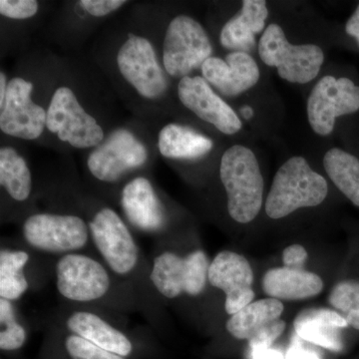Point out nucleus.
Returning <instances> with one entry per match:
<instances>
[{"label": "nucleus", "instance_id": "c85d7f7f", "mask_svg": "<svg viewBox=\"0 0 359 359\" xmlns=\"http://www.w3.org/2000/svg\"><path fill=\"white\" fill-rule=\"evenodd\" d=\"M65 346L72 359H124L119 354L101 348L78 335L68 337Z\"/></svg>", "mask_w": 359, "mask_h": 359}, {"label": "nucleus", "instance_id": "c9c22d12", "mask_svg": "<svg viewBox=\"0 0 359 359\" xmlns=\"http://www.w3.org/2000/svg\"><path fill=\"white\" fill-rule=\"evenodd\" d=\"M8 82L6 73L1 71V73H0V106L4 105V100H6Z\"/></svg>", "mask_w": 359, "mask_h": 359}, {"label": "nucleus", "instance_id": "2f4dec72", "mask_svg": "<svg viewBox=\"0 0 359 359\" xmlns=\"http://www.w3.org/2000/svg\"><path fill=\"white\" fill-rule=\"evenodd\" d=\"M308 259V252L301 245H292L283 250V262L285 268L304 269Z\"/></svg>", "mask_w": 359, "mask_h": 359}, {"label": "nucleus", "instance_id": "6e6552de", "mask_svg": "<svg viewBox=\"0 0 359 359\" xmlns=\"http://www.w3.org/2000/svg\"><path fill=\"white\" fill-rule=\"evenodd\" d=\"M149 159V151L131 130H115L91 151L87 167L94 178L104 183H115L124 175L140 169Z\"/></svg>", "mask_w": 359, "mask_h": 359}, {"label": "nucleus", "instance_id": "ddd939ff", "mask_svg": "<svg viewBox=\"0 0 359 359\" xmlns=\"http://www.w3.org/2000/svg\"><path fill=\"white\" fill-rule=\"evenodd\" d=\"M94 244L115 273L126 275L138 262V248L119 215L110 208L97 212L90 222Z\"/></svg>", "mask_w": 359, "mask_h": 359}, {"label": "nucleus", "instance_id": "9b49d317", "mask_svg": "<svg viewBox=\"0 0 359 359\" xmlns=\"http://www.w3.org/2000/svg\"><path fill=\"white\" fill-rule=\"evenodd\" d=\"M86 223L72 215L35 214L23 224L28 244L52 254L82 249L88 242Z\"/></svg>", "mask_w": 359, "mask_h": 359}, {"label": "nucleus", "instance_id": "473e14b6", "mask_svg": "<svg viewBox=\"0 0 359 359\" xmlns=\"http://www.w3.org/2000/svg\"><path fill=\"white\" fill-rule=\"evenodd\" d=\"M301 340V337H297H297H294L292 346H290L287 353H285V359H321L316 351L304 346Z\"/></svg>", "mask_w": 359, "mask_h": 359}, {"label": "nucleus", "instance_id": "f8f14e48", "mask_svg": "<svg viewBox=\"0 0 359 359\" xmlns=\"http://www.w3.org/2000/svg\"><path fill=\"white\" fill-rule=\"evenodd\" d=\"M177 94L187 109L222 134L231 136L243 129V121L238 113L203 76L182 78L177 86Z\"/></svg>", "mask_w": 359, "mask_h": 359}, {"label": "nucleus", "instance_id": "f03ea898", "mask_svg": "<svg viewBox=\"0 0 359 359\" xmlns=\"http://www.w3.org/2000/svg\"><path fill=\"white\" fill-rule=\"evenodd\" d=\"M328 185L302 156H292L278 168L266 197L264 210L271 219L285 218L304 208L325 202Z\"/></svg>", "mask_w": 359, "mask_h": 359}, {"label": "nucleus", "instance_id": "4be33fe9", "mask_svg": "<svg viewBox=\"0 0 359 359\" xmlns=\"http://www.w3.org/2000/svg\"><path fill=\"white\" fill-rule=\"evenodd\" d=\"M214 141L207 135L178 123H170L158 135V149L166 159L196 161L210 154Z\"/></svg>", "mask_w": 359, "mask_h": 359}, {"label": "nucleus", "instance_id": "6ab92c4d", "mask_svg": "<svg viewBox=\"0 0 359 359\" xmlns=\"http://www.w3.org/2000/svg\"><path fill=\"white\" fill-rule=\"evenodd\" d=\"M121 204L125 216L135 228L156 231L164 226V208L147 178L137 177L128 182L122 191Z\"/></svg>", "mask_w": 359, "mask_h": 359}, {"label": "nucleus", "instance_id": "f704fd0d", "mask_svg": "<svg viewBox=\"0 0 359 359\" xmlns=\"http://www.w3.org/2000/svg\"><path fill=\"white\" fill-rule=\"evenodd\" d=\"M346 32L347 34L358 40L359 45V4L356 7L355 11H354L353 15L347 20Z\"/></svg>", "mask_w": 359, "mask_h": 359}, {"label": "nucleus", "instance_id": "20e7f679", "mask_svg": "<svg viewBox=\"0 0 359 359\" xmlns=\"http://www.w3.org/2000/svg\"><path fill=\"white\" fill-rule=\"evenodd\" d=\"M209 34L199 21L187 14H179L170 21L163 41V67L170 77L189 76L201 69L212 56Z\"/></svg>", "mask_w": 359, "mask_h": 359}, {"label": "nucleus", "instance_id": "9d476101", "mask_svg": "<svg viewBox=\"0 0 359 359\" xmlns=\"http://www.w3.org/2000/svg\"><path fill=\"white\" fill-rule=\"evenodd\" d=\"M34 85L22 77L11 78L0 106L2 133L21 140H37L46 128L47 110L32 100Z\"/></svg>", "mask_w": 359, "mask_h": 359}, {"label": "nucleus", "instance_id": "39448f33", "mask_svg": "<svg viewBox=\"0 0 359 359\" xmlns=\"http://www.w3.org/2000/svg\"><path fill=\"white\" fill-rule=\"evenodd\" d=\"M46 129L75 149L95 148L105 140V132L89 114L69 86L54 90L47 107Z\"/></svg>", "mask_w": 359, "mask_h": 359}, {"label": "nucleus", "instance_id": "4468645a", "mask_svg": "<svg viewBox=\"0 0 359 359\" xmlns=\"http://www.w3.org/2000/svg\"><path fill=\"white\" fill-rule=\"evenodd\" d=\"M283 309V302L271 297L250 302L231 316L226 330L236 339L249 340L250 348L271 347L285 330Z\"/></svg>", "mask_w": 359, "mask_h": 359}, {"label": "nucleus", "instance_id": "2eb2a0df", "mask_svg": "<svg viewBox=\"0 0 359 359\" xmlns=\"http://www.w3.org/2000/svg\"><path fill=\"white\" fill-rule=\"evenodd\" d=\"M56 273L58 292L70 301H95L107 294L110 287L109 276L102 264L83 255L61 257Z\"/></svg>", "mask_w": 359, "mask_h": 359}, {"label": "nucleus", "instance_id": "bb28decb", "mask_svg": "<svg viewBox=\"0 0 359 359\" xmlns=\"http://www.w3.org/2000/svg\"><path fill=\"white\" fill-rule=\"evenodd\" d=\"M328 302L346 318L348 325L359 330V280L337 283L328 295Z\"/></svg>", "mask_w": 359, "mask_h": 359}, {"label": "nucleus", "instance_id": "1a4fd4ad", "mask_svg": "<svg viewBox=\"0 0 359 359\" xmlns=\"http://www.w3.org/2000/svg\"><path fill=\"white\" fill-rule=\"evenodd\" d=\"M209 269V259L203 250L184 257L166 252L156 257L150 278L156 289L168 299L183 294L198 295L207 285Z\"/></svg>", "mask_w": 359, "mask_h": 359}, {"label": "nucleus", "instance_id": "393cba45", "mask_svg": "<svg viewBox=\"0 0 359 359\" xmlns=\"http://www.w3.org/2000/svg\"><path fill=\"white\" fill-rule=\"evenodd\" d=\"M0 184L18 202H25L32 190V177L22 155L11 146L0 148Z\"/></svg>", "mask_w": 359, "mask_h": 359}, {"label": "nucleus", "instance_id": "b1692460", "mask_svg": "<svg viewBox=\"0 0 359 359\" xmlns=\"http://www.w3.org/2000/svg\"><path fill=\"white\" fill-rule=\"evenodd\" d=\"M323 168L335 187L359 208V159L340 148L323 156Z\"/></svg>", "mask_w": 359, "mask_h": 359}, {"label": "nucleus", "instance_id": "412c9836", "mask_svg": "<svg viewBox=\"0 0 359 359\" xmlns=\"http://www.w3.org/2000/svg\"><path fill=\"white\" fill-rule=\"evenodd\" d=\"M323 289L320 276L306 269L275 268L264 273L263 290L271 299L301 301L320 294Z\"/></svg>", "mask_w": 359, "mask_h": 359}, {"label": "nucleus", "instance_id": "dca6fc26", "mask_svg": "<svg viewBox=\"0 0 359 359\" xmlns=\"http://www.w3.org/2000/svg\"><path fill=\"white\" fill-rule=\"evenodd\" d=\"M208 280L212 287L226 294L224 309L231 316L254 301L252 266L245 257L237 252L230 250L219 252L210 264Z\"/></svg>", "mask_w": 359, "mask_h": 359}, {"label": "nucleus", "instance_id": "f257e3e1", "mask_svg": "<svg viewBox=\"0 0 359 359\" xmlns=\"http://www.w3.org/2000/svg\"><path fill=\"white\" fill-rule=\"evenodd\" d=\"M219 178L228 198V212L233 221L248 224L261 212L264 181L257 155L241 144L231 146L222 155Z\"/></svg>", "mask_w": 359, "mask_h": 359}, {"label": "nucleus", "instance_id": "0eeeda50", "mask_svg": "<svg viewBox=\"0 0 359 359\" xmlns=\"http://www.w3.org/2000/svg\"><path fill=\"white\" fill-rule=\"evenodd\" d=\"M359 110V86L347 77L323 76L316 82L306 101L311 130L320 137L334 131L337 118Z\"/></svg>", "mask_w": 359, "mask_h": 359}, {"label": "nucleus", "instance_id": "7ed1b4c3", "mask_svg": "<svg viewBox=\"0 0 359 359\" xmlns=\"http://www.w3.org/2000/svg\"><path fill=\"white\" fill-rule=\"evenodd\" d=\"M259 58L290 83L308 84L320 74L325 52L313 43H290L282 26L269 23L257 43Z\"/></svg>", "mask_w": 359, "mask_h": 359}, {"label": "nucleus", "instance_id": "aec40b11", "mask_svg": "<svg viewBox=\"0 0 359 359\" xmlns=\"http://www.w3.org/2000/svg\"><path fill=\"white\" fill-rule=\"evenodd\" d=\"M294 327L302 339L328 351H340L342 342L339 330L348 327V323L341 314L332 309H308L297 314Z\"/></svg>", "mask_w": 359, "mask_h": 359}, {"label": "nucleus", "instance_id": "5701e85b", "mask_svg": "<svg viewBox=\"0 0 359 359\" xmlns=\"http://www.w3.org/2000/svg\"><path fill=\"white\" fill-rule=\"evenodd\" d=\"M67 327L75 335L111 353L121 356L131 353L132 344L130 340L96 314L77 311L67 320Z\"/></svg>", "mask_w": 359, "mask_h": 359}, {"label": "nucleus", "instance_id": "a211bd4d", "mask_svg": "<svg viewBox=\"0 0 359 359\" xmlns=\"http://www.w3.org/2000/svg\"><path fill=\"white\" fill-rule=\"evenodd\" d=\"M269 8L264 0H245L237 14L219 32V43L231 52L252 53L257 49V35L266 28Z\"/></svg>", "mask_w": 359, "mask_h": 359}, {"label": "nucleus", "instance_id": "f3484780", "mask_svg": "<svg viewBox=\"0 0 359 359\" xmlns=\"http://www.w3.org/2000/svg\"><path fill=\"white\" fill-rule=\"evenodd\" d=\"M203 78L224 97H238L254 88L261 79L256 59L245 52H230L226 58L212 56L205 61Z\"/></svg>", "mask_w": 359, "mask_h": 359}, {"label": "nucleus", "instance_id": "a878e982", "mask_svg": "<svg viewBox=\"0 0 359 359\" xmlns=\"http://www.w3.org/2000/svg\"><path fill=\"white\" fill-rule=\"evenodd\" d=\"M29 256L23 250L0 252V297L8 301L20 299L28 289L23 269Z\"/></svg>", "mask_w": 359, "mask_h": 359}, {"label": "nucleus", "instance_id": "72a5a7b5", "mask_svg": "<svg viewBox=\"0 0 359 359\" xmlns=\"http://www.w3.org/2000/svg\"><path fill=\"white\" fill-rule=\"evenodd\" d=\"M252 359H285L283 354L271 347L252 348Z\"/></svg>", "mask_w": 359, "mask_h": 359}, {"label": "nucleus", "instance_id": "7c9ffc66", "mask_svg": "<svg viewBox=\"0 0 359 359\" xmlns=\"http://www.w3.org/2000/svg\"><path fill=\"white\" fill-rule=\"evenodd\" d=\"M77 4L89 15L93 18H104L121 8L127 1L124 0H81Z\"/></svg>", "mask_w": 359, "mask_h": 359}, {"label": "nucleus", "instance_id": "c756f323", "mask_svg": "<svg viewBox=\"0 0 359 359\" xmlns=\"http://www.w3.org/2000/svg\"><path fill=\"white\" fill-rule=\"evenodd\" d=\"M39 4L35 0H1L0 13L11 20H29L39 13Z\"/></svg>", "mask_w": 359, "mask_h": 359}, {"label": "nucleus", "instance_id": "cd10ccee", "mask_svg": "<svg viewBox=\"0 0 359 359\" xmlns=\"http://www.w3.org/2000/svg\"><path fill=\"white\" fill-rule=\"evenodd\" d=\"M0 323L6 325V330L0 332V348L2 351L20 348L25 342L26 332L16 321L13 304L8 299H0Z\"/></svg>", "mask_w": 359, "mask_h": 359}, {"label": "nucleus", "instance_id": "423d86ee", "mask_svg": "<svg viewBox=\"0 0 359 359\" xmlns=\"http://www.w3.org/2000/svg\"><path fill=\"white\" fill-rule=\"evenodd\" d=\"M123 79L146 100H160L168 91L167 73L161 66L154 45L142 35L129 33L116 55Z\"/></svg>", "mask_w": 359, "mask_h": 359}]
</instances>
